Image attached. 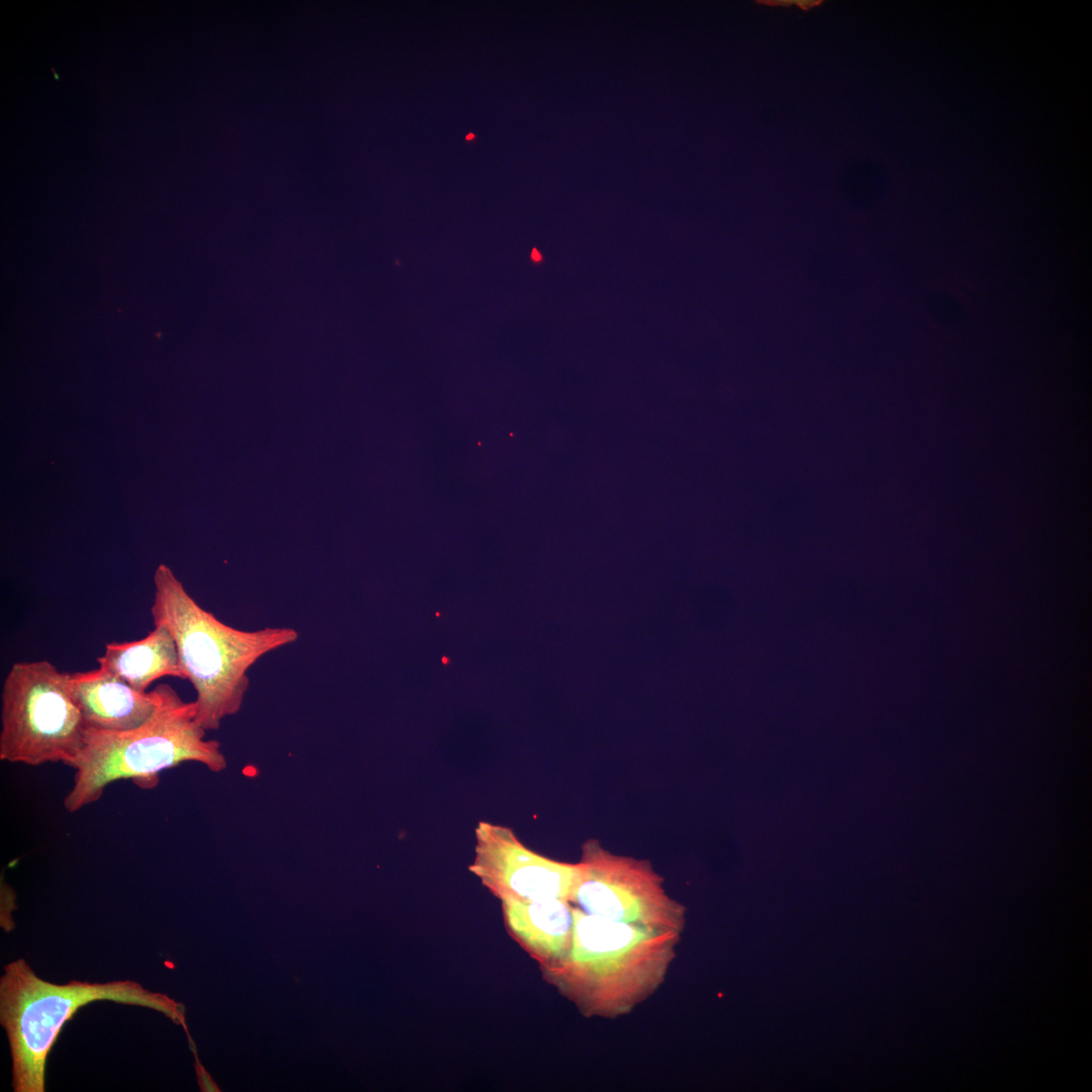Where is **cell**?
<instances>
[{
  "mask_svg": "<svg viewBox=\"0 0 1092 1092\" xmlns=\"http://www.w3.org/2000/svg\"><path fill=\"white\" fill-rule=\"evenodd\" d=\"M154 624L164 625L176 643L185 679L193 686L196 719L204 730L242 708L250 686L249 669L263 656L297 641L290 627L245 631L219 621L204 610L165 564L154 573Z\"/></svg>",
  "mask_w": 1092,
  "mask_h": 1092,
  "instance_id": "cell-1",
  "label": "cell"
},
{
  "mask_svg": "<svg viewBox=\"0 0 1092 1092\" xmlns=\"http://www.w3.org/2000/svg\"><path fill=\"white\" fill-rule=\"evenodd\" d=\"M566 956L543 978L585 1017L630 1013L663 983L680 934L590 915L572 907Z\"/></svg>",
  "mask_w": 1092,
  "mask_h": 1092,
  "instance_id": "cell-2",
  "label": "cell"
},
{
  "mask_svg": "<svg viewBox=\"0 0 1092 1092\" xmlns=\"http://www.w3.org/2000/svg\"><path fill=\"white\" fill-rule=\"evenodd\" d=\"M154 689L156 707L139 727L126 731L86 727L83 745L70 766L75 769L73 786L63 802L69 813L97 802L105 788L119 780L152 788L159 772L185 761L199 762L213 772L225 769L220 744L205 738L194 701L185 702L168 684Z\"/></svg>",
  "mask_w": 1092,
  "mask_h": 1092,
  "instance_id": "cell-3",
  "label": "cell"
},
{
  "mask_svg": "<svg viewBox=\"0 0 1092 1092\" xmlns=\"http://www.w3.org/2000/svg\"><path fill=\"white\" fill-rule=\"evenodd\" d=\"M98 1000L139 1005L159 1011L181 1025L195 1048L185 1007L163 993L132 981L104 984L72 981L57 985L38 978L23 959L4 967L0 979V1021L8 1037L15 1092H43L48 1055L58 1035L84 1005Z\"/></svg>",
  "mask_w": 1092,
  "mask_h": 1092,
  "instance_id": "cell-4",
  "label": "cell"
},
{
  "mask_svg": "<svg viewBox=\"0 0 1092 1092\" xmlns=\"http://www.w3.org/2000/svg\"><path fill=\"white\" fill-rule=\"evenodd\" d=\"M86 727L68 672L48 660L11 665L1 694V760L71 766L83 745Z\"/></svg>",
  "mask_w": 1092,
  "mask_h": 1092,
  "instance_id": "cell-5",
  "label": "cell"
},
{
  "mask_svg": "<svg viewBox=\"0 0 1092 1092\" xmlns=\"http://www.w3.org/2000/svg\"><path fill=\"white\" fill-rule=\"evenodd\" d=\"M570 902L587 914L681 934L686 908L665 891L648 859L613 853L599 840L581 845Z\"/></svg>",
  "mask_w": 1092,
  "mask_h": 1092,
  "instance_id": "cell-6",
  "label": "cell"
},
{
  "mask_svg": "<svg viewBox=\"0 0 1092 1092\" xmlns=\"http://www.w3.org/2000/svg\"><path fill=\"white\" fill-rule=\"evenodd\" d=\"M470 872L499 900L559 899L570 902L580 876L578 862L545 857L525 846L505 826L480 821Z\"/></svg>",
  "mask_w": 1092,
  "mask_h": 1092,
  "instance_id": "cell-7",
  "label": "cell"
},
{
  "mask_svg": "<svg viewBox=\"0 0 1092 1092\" xmlns=\"http://www.w3.org/2000/svg\"><path fill=\"white\" fill-rule=\"evenodd\" d=\"M68 677L87 726L130 730L142 725L156 707L155 689L139 691L102 667L68 672Z\"/></svg>",
  "mask_w": 1092,
  "mask_h": 1092,
  "instance_id": "cell-8",
  "label": "cell"
},
{
  "mask_svg": "<svg viewBox=\"0 0 1092 1092\" xmlns=\"http://www.w3.org/2000/svg\"><path fill=\"white\" fill-rule=\"evenodd\" d=\"M500 901L509 933L540 968L551 967L566 956L573 921L570 902L559 899Z\"/></svg>",
  "mask_w": 1092,
  "mask_h": 1092,
  "instance_id": "cell-9",
  "label": "cell"
},
{
  "mask_svg": "<svg viewBox=\"0 0 1092 1092\" xmlns=\"http://www.w3.org/2000/svg\"><path fill=\"white\" fill-rule=\"evenodd\" d=\"M96 660L99 667L142 692L164 676L185 679L174 638L161 624H154V629L140 640L106 643L104 653Z\"/></svg>",
  "mask_w": 1092,
  "mask_h": 1092,
  "instance_id": "cell-10",
  "label": "cell"
},
{
  "mask_svg": "<svg viewBox=\"0 0 1092 1092\" xmlns=\"http://www.w3.org/2000/svg\"><path fill=\"white\" fill-rule=\"evenodd\" d=\"M194 1059H195V1065L194 1066H195V1071H196V1075H197L200 1090L204 1091V1092H219L220 1089H218V1086L214 1083V1081L212 1080L210 1075L206 1072L204 1067L201 1065L198 1057H196Z\"/></svg>",
  "mask_w": 1092,
  "mask_h": 1092,
  "instance_id": "cell-11",
  "label": "cell"
},
{
  "mask_svg": "<svg viewBox=\"0 0 1092 1092\" xmlns=\"http://www.w3.org/2000/svg\"><path fill=\"white\" fill-rule=\"evenodd\" d=\"M472 136H473L472 134L467 135V140L472 139Z\"/></svg>",
  "mask_w": 1092,
  "mask_h": 1092,
  "instance_id": "cell-12",
  "label": "cell"
}]
</instances>
